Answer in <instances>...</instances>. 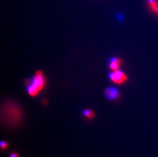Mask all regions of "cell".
I'll return each instance as SVG.
<instances>
[{"mask_svg": "<svg viewBox=\"0 0 158 157\" xmlns=\"http://www.w3.org/2000/svg\"><path fill=\"white\" fill-rule=\"evenodd\" d=\"M2 122L5 127H16L20 126L23 120L22 111L15 103H5L1 109Z\"/></svg>", "mask_w": 158, "mask_h": 157, "instance_id": "6da1fadb", "label": "cell"}, {"mask_svg": "<svg viewBox=\"0 0 158 157\" xmlns=\"http://www.w3.org/2000/svg\"><path fill=\"white\" fill-rule=\"evenodd\" d=\"M45 78L43 73L40 70L36 72L31 84H29L28 92L30 96L34 97L38 95L39 92L44 87Z\"/></svg>", "mask_w": 158, "mask_h": 157, "instance_id": "7a4b0ae2", "label": "cell"}, {"mask_svg": "<svg viewBox=\"0 0 158 157\" xmlns=\"http://www.w3.org/2000/svg\"><path fill=\"white\" fill-rule=\"evenodd\" d=\"M109 77L110 80L117 84H122L128 80L127 75L120 70L110 73Z\"/></svg>", "mask_w": 158, "mask_h": 157, "instance_id": "3957f363", "label": "cell"}, {"mask_svg": "<svg viewBox=\"0 0 158 157\" xmlns=\"http://www.w3.org/2000/svg\"><path fill=\"white\" fill-rule=\"evenodd\" d=\"M105 95L107 99L110 101H114L119 98L120 93L116 88L110 87L105 91Z\"/></svg>", "mask_w": 158, "mask_h": 157, "instance_id": "277c9868", "label": "cell"}, {"mask_svg": "<svg viewBox=\"0 0 158 157\" xmlns=\"http://www.w3.org/2000/svg\"><path fill=\"white\" fill-rule=\"evenodd\" d=\"M147 1L151 10L158 15V0H147Z\"/></svg>", "mask_w": 158, "mask_h": 157, "instance_id": "5b68a950", "label": "cell"}, {"mask_svg": "<svg viewBox=\"0 0 158 157\" xmlns=\"http://www.w3.org/2000/svg\"><path fill=\"white\" fill-rule=\"evenodd\" d=\"M83 115L87 119H92L95 116V113L90 109H85L82 112Z\"/></svg>", "mask_w": 158, "mask_h": 157, "instance_id": "8992f818", "label": "cell"}, {"mask_svg": "<svg viewBox=\"0 0 158 157\" xmlns=\"http://www.w3.org/2000/svg\"><path fill=\"white\" fill-rule=\"evenodd\" d=\"M120 65V64L118 63L110 62V64L109 65V67L110 70L113 71H115L119 70Z\"/></svg>", "mask_w": 158, "mask_h": 157, "instance_id": "52a82bcc", "label": "cell"}, {"mask_svg": "<svg viewBox=\"0 0 158 157\" xmlns=\"http://www.w3.org/2000/svg\"><path fill=\"white\" fill-rule=\"evenodd\" d=\"M0 144H1V148L2 150H6V148H7L8 147V143L5 141H1Z\"/></svg>", "mask_w": 158, "mask_h": 157, "instance_id": "ba28073f", "label": "cell"}, {"mask_svg": "<svg viewBox=\"0 0 158 157\" xmlns=\"http://www.w3.org/2000/svg\"><path fill=\"white\" fill-rule=\"evenodd\" d=\"M9 157H19V156L17 152H12L9 155Z\"/></svg>", "mask_w": 158, "mask_h": 157, "instance_id": "9c48e42d", "label": "cell"}]
</instances>
